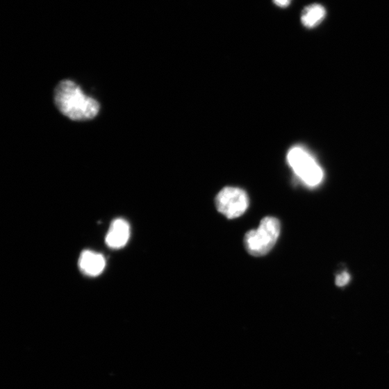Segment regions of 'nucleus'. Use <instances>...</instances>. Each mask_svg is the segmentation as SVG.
Here are the masks:
<instances>
[{"label":"nucleus","instance_id":"423d86ee","mask_svg":"<svg viewBox=\"0 0 389 389\" xmlns=\"http://www.w3.org/2000/svg\"><path fill=\"white\" fill-rule=\"evenodd\" d=\"M79 267L85 275L92 277L97 276L104 271L106 260L100 253L85 250L81 256Z\"/></svg>","mask_w":389,"mask_h":389},{"label":"nucleus","instance_id":"0eeeda50","mask_svg":"<svg viewBox=\"0 0 389 389\" xmlns=\"http://www.w3.org/2000/svg\"><path fill=\"white\" fill-rule=\"evenodd\" d=\"M326 15L325 8L318 3L306 6L301 13V22L307 28H314L320 26Z\"/></svg>","mask_w":389,"mask_h":389},{"label":"nucleus","instance_id":"20e7f679","mask_svg":"<svg viewBox=\"0 0 389 389\" xmlns=\"http://www.w3.org/2000/svg\"><path fill=\"white\" fill-rule=\"evenodd\" d=\"M215 203L219 212L226 218L233 220L242 216L247 210L249 198L242 189L226 187L219 192Z\"/></svg>","mask_w":389,"mask_h":389},{"label":"nucleus","instance_id":"f03ea898","mask_svg":"<svg viewBox=\"0 0 389 389\" xmlns=\"http://www.w3.org/2000/svg\"><path fill=\"white\" fill-rule=\"evenodd\" d=\"M281 233L280 222L274 217L264 218L258 229L248 231L244 239L246 250L249 255L260 257L275 246Z\"/></svg>","mask_w":389,"mask_h":389},{"label":"nucleus","instance_id":"39448f33","mask_svg":"<svg viewBox=\"0 0 389 389\" xmlns=\"http://www.w3.org/2000/svg\"><path fill=\"white\" fill-rule=\"evenodd\" d=\"M130 238V226L123 219L113 222L106 238L107 245L112 249H121L128 242Z\"/></svg>","mask_w":389,"mask_h":389},{"label":"nucleus","instance_id":"7ed1b4c3","mask_svg":"<svg viewBox=\"0 0 389 389\" xmlns=\"http://www.w3.org/2000/svg\"><path fill=\"white\" fill-rule=\"evenodd\" d=\"M287 161L296 176L306 186L315 188L322 182V168L305 148L300 146L291 148L287 154Z\"/></svg>","mask_w":389,"mask_h":389},{"label":"nucleus","instance_id":"6e6552de","mask_svg":"<svg viewBox=\"0 0 389 389\" xmlns=\"http://www.w3.org/2000/svg\"><path fill=\"white\" fill-rule=\"evenodd\" d=\"M350 281V276L347 272H342L336 278V285L340 287L346 285Z\"/></svg>","mask_w":389,"mask_h":389},{"label":"nucleus","instance_id":"1a4fd4ad","mask_svg":"<svg viewBox=\"0 0 389 389\" xmlns=\"http://www.w3.org/2000/svg\"><path fill=\"white\" fill-rule=\"evenodd\" d=\"M292 0H274V4L281 8H285L290 6Z\"/></svg>","mask_w":389,"mask_h":389},{"label":"nucleus","instance_id":"f257e3e1","mask_svg":"<svg viewBox=\"0 0 389 389\" xmlns=\"http://www.w3.org/2000/svg\"><path fill=\"white\" fill-rule=\"evenodd\" d=\"M54 103L67 118L75 122L93 119L99 114V102L86 96L80 86L72 81L65 80L54 90Z\"/></svg>","mask_w":389,"mask_h":389}]
</instances>
